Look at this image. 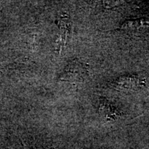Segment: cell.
Segmentation results:
<instances>
[{
  "label": "cell",
  "mask_w": 149,
  "mask_h": 149,
  "mask_svg": "<svg viewBox=\"0 0 149 149\" xmlns=\"http://www.w3.org/2000/svg\"><path fill=\"white\" fill-rule=\"evenodd\" d=\"M88 75V66L77 59H74L65 67L60 79L71 84L82 83Z\"/></svg>",
  "instance_id": "1"
},
{
  "label": "cell",
  "mask_w": 149,
  "mask_h": 149,
  "mask_svg": "<svg viewBox=\"0 0 149 149\" xmlns=\"http://www.w3.org/2000/svg\"><path fill=\"white\" fill-rule=\"evenodd\" d=\"M112 86L117 91H137L146 86V79L134 74L120 76L112 83Z\"/></svg>",
  "instance_id": "2"
},
{
  "label": "cell",
  "mask_w": 149,
  "mask_h": 149,
  "mask_svg": "<svg viewBox=\"0 0 149 149\" xmlns=\"http://www.w3.org/2000/svg\"><path fill=\"white\" fill-rule=\"evenodd\" d=\"M100 110L101 113H103L104 117L107 120H116L117 117H120L121 115L118 110L115 109L106 99H102L101 100L100 105Z\"/></svg>",
  "instance_id": "3"
},
{
  "label": "cell",
  "mask_w": 149,
  "mask_h": 149,
  "mask_svg": "<svg viewBox=\"0 0 149 149\" xmlns=\"http://www.w3.org/2000/svg\"><path fill=\"white\" fill-rule=\"evenodd\" d=\"M149 28V20L146 19H138L136 20H126L121 25L120 29L127 31H135Z\"/></svg>",
  "instance_id": "4"
},
{
  "label": "cell",
  "mask_w": 149,
  "mask_h": 149,
  "mask_svg": "<svg viewBox=\"0 0 149 149\" xmlns=\"http://www.w3.org/2000/svg\"><path fill=\"white\" fill-rule=\"evenodd\" d=\"M122 3V1H105L103 2V5L105 8H114L115 6L120 5Z\"/></svg>",
  "instance_id": "5"
}]
</instances>
